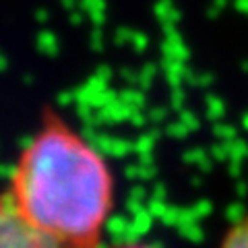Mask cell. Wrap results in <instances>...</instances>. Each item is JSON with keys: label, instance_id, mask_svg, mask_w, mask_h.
Segmentation results:
<instances>
[{"label": "cell", "instance_id": "6da1fadb", "mask_svg": "<svg viewBox=\"0 0 248 248\" xmlns=\"http://www.w3.org/2000/svg\"><path fill=\"white\" fill-rule=\"evenodd\" d=\"M4 192L29 226L64 248H102L116 209L112 164L52 106L21 147Z\"/></svg>", "mask_w": 248, "mask_h": 248}, {"label": "cell", "instance_id": "7a4b0ae2", "mask_svg": "<svg viewBox=\"0 0 248 248\" xmlns=\"http://www.w3.org/2000/svg\"><path fill=\"white\" fill-rule=\"evenodd\" d=\"M0 248H64L23 219L9 195L0 192Z\"/></svg>", "mask_w": 248, "mask_h": 248}, {"label": "cell", "instance_id": "3957f363", "mask_svg": "<svg viewBox=\"0 0 248 248\" xmlns=\"http://www.w3.org/2000/svg\"><path fill=\"white\" fill-rule=\"evenodd\" d=\"M219 248H248V213L234 221L223 234Z\"/></svg>", "mask_w": 248, "mask_h": 248}, {"label": "cell", "instance_id": "277c9868", "mask_svg": "<svg viewBox=\"0 0 248 248\" xmlns=\"http://www.w3.org/2000/svg\"><path fill=\"white\" fill-rule=\"evenodd\" d=\"M106 248H159V246L149 244V242H120V244H112Z\"/></svg>", "mask_w": 248, "mask_h": 248}]
</instances>
